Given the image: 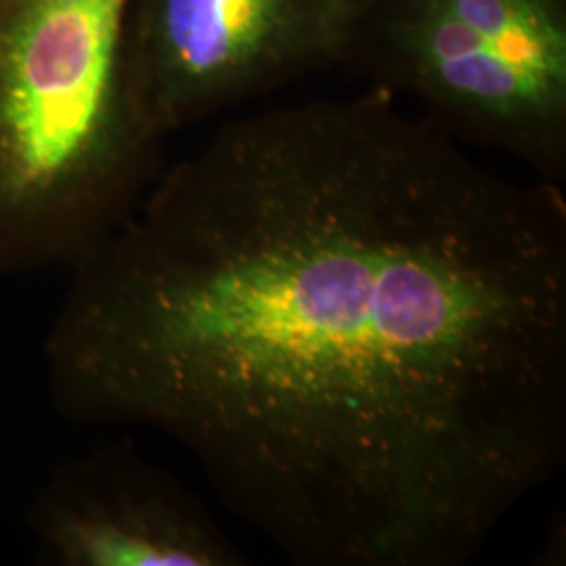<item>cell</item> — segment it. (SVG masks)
<instances>
[{"label": "cell", "mask_w": 566, "mask_h": 566, "mask_svg": "<svg viewBox=\"0 0 566 566\" xmlns=\"http://www.w3.org/2000/svg\"><path fill=\"white\" fill-rule=\"evenodd\" d=\"M49 395L304 566H460L566 462V203L385 91L223 124L81 261Z\"/></svg>", "instance_id": "cell-1"}, {"label": "cell", "mask_w": 566, "mask_h": 566, "mask_svg": "<svg viewBox=\"0 0 566 566\" xmlns=\"http://www.w3.org/2000/svg\"><path fill=\"white\" fill-rule=\"evenodd\" d=\"M126 7L0 0V277L81 261L164 170L126 70Z\"/></svg>", "instance_id": "cell-2"}, {"label": "cell", "mask_w": 566, "mask_h": 566, "mask_svg": "<svg viewBox=\"0 0 566 566\" xmlns=\"http://www.w3.org/2000/svg\"><path fill=\"white\" fill-rule=\"evenodd\" d=\"M343 67L460 145L566 177V0H353Z\"/></svg>", "instance_id": "cell-3"}, {"label": "cell", "mask_w": 566, "mask_h": 566, "mask_svg": "<svg viewBox=\"0 0 566 566\" xmlns=\"http://www.w3.org/2000/svg\"><path fill=\"white\" fill-rule=\"evenodd\" d=\"M353 0H128L124 60L164 137L343 67Z\"/></svg>", "instance_id": "cell-4"}, {"label": "cell", "mask_w": 566, "mask_h": 566, "mask_svg": "<svg viewBox=\"0 0 566 566\" xmlns=\"http://www.w3.org/2000/svg\"><path fill=\"white\" fill-rule=\"evenodd\" d=\"M28 528L49 565H243L193 493L122 449L63 460L36 493Z\"/></svg>", "instance_id": "cell-5"}]
</instances>
